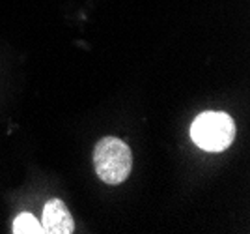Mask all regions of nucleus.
<instances>
[{
    "label": "nucleus",
    "mask_w": 250,
    "mask_h": 234,
    "mask_svg": "<svg viewBox=\"0 0 250 234\" xmlns=\"http://www.w3.org/2000/svg\"><path fill=\"white\" fill-rule=\"evenodd\" d=\"M13 233L15 234H43V227L32 213L24 212L13 221Z\"/></svg>",
    "instance_id": "20e7f679"
},
{
    "label": "nucleus",
    "mask_w": 250,
    "mask_h": 234,
    "mask_svg": "<svg viewBox=\"0 0 250 234\" xmlns=\"http://www.w3.org/2000/svg\"><path fill=\"white\" fill-rule=\"evenodd\" d=\"M94 165L97 176L104 184L108 186L122 184L133 169L131 148L118 137H103L95 144Z\"/></svg>",
    "instance_id": "f257e3e1"
},
{
    "label": "nucleus",
    "mask_w": 250,
    "mask_h": 234,
    "mask_svg": "<svg viewBox=\"0 0 250 234\" xmlns=\"http://www.w3.org/2000/svg\"><path fill=\"white\" fill-rule=\"evenodd\" d=\"M190 137L194 140V144L202 150L222 152L233 142L235 124L226 113L206 111L192 122Z\"/></svg>",
    "instance_id": "f03ea898"
},
{
    "label": "nucleus",
    "mask_w": 250,
    "mask_h": 234,
    "mask_svg": "<svg viewBox=\"0 0 250 234\" xmlns=\"http://www.w3.org/2000/svg\"><path fill=\"white\" fill-rule=\"evenodd\" d=\"M43 233L45 234H71L75 223L67 206L60 199H51L43 206Z\"/></svg>",
    "instance_id": "7ed1b4c3"
}]
</instances>
